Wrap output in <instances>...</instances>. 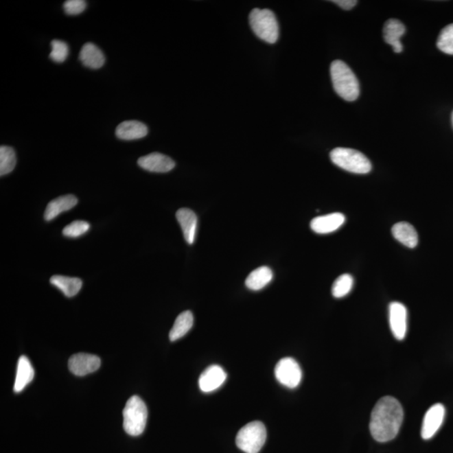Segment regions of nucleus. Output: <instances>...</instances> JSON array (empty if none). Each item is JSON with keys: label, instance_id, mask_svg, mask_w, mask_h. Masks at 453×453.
Here are the masks:
<instances>
[{"label": "nucleus", "instance_id": "f257e3e1", "mask_svg": "<svg viewBox=\"0 0 453 453\" xmlns=\"http://www.w3.org/2000/svg\"><path fill=\"white\" fill-rule=\"evenodd\" d=\"M404 411L398 399L384 396L377 402L370 419V432L379 443H386L398 435L402 425Z\"/></svg>", "mask_w": 453, "mask_h": 453}, {"label": "nucleus", "instance_id": "f03ea898", "mask_svg": "<svg viewBox=\"0 0 453 453\" xmlns=\"http://www.w3.org/2000/svg\"><path fill=\"white\" fill-rule=\"evenodd\" d=\"M330 73L335 92L346 101L356 100L360 93V82L350 67L342 60H334Z\"/></svg>", "mask_w": 453, "mask_h": 453}, {"label": "nucleus", "instance_id": "7ed1b4c3", "mask_svg": "<svg viewBox=\"0 0 453 453\" xmlns=\"http://www.w3.org/2000/svg\"><path fill=\"white\" fill-rule=\"evenodd\" d=\"M249 24L257 36L267 43L274 44L279 38L277 17L271 10L255 9L249 14Z\"/></svg>", "mask_w": 453, "mask_h": 453}, {"label": "nucleus", "instance_id": "20e7f679", "mask_svg": "<svg viewBox=\"0 0 453 453\" xmlns=\"http://www.w3.org/2000/svg\"><path fill=\"white\" fill-rule=\"evenodd\" d=\"M124 429L128 435H141L146 429L148 410L145 402L137 395L128 400L123 410Z\"/></svg>", "mask_w": 453, "mask_h": 453}, {"label": "nucleus", "instance_id": "39448f33", "mask_svg": "<svg viewBox=\"0 0 453 453\" xmlns=\"http://www.w3.org/2000/svg\"><path fill=\"white\" fill-rule=\"evenodd\" d=\"M330 157L334 164L347 172L367 174L372 169L371 162L360 151L349 148L332 150Z\"/></svg>", "mask_w": 453, "mask_h": 453}, {"label": "nucleus", "instance_id": "423d86ee", "mask_svg": "<svg viewBox=\"0 0 453 453\" xmlns=\"http://www.w3.org/2000/svg\"><path fill=\"white\" fill-rule=\"evenodd\" d=\"M267 432L262 421H252L240 430L236 445L245 453H259L266 443Z\"/></svg>", "mask_w": 453, "mask_h": 453}, {"label": "nucleus", "instance_id": "0eeeda50", "mask_svg": "<svg viewBox=\"0 0 453 453\" xmlns=\"http://www.w3.org/2000/svg\"><path fill=\"white\" fill-rule=\"evenodd\" d=\"M275 375L279 383L290 388H297L302 378L300 365L292 358L279 360L275 366Z\"/></svg>", "mask_w": 453, "mask_h": 453}, {"label": "nucleus", "instance_id": "6e6552de", "mask_svg": "<svg viewBox=\"0 0 453 453\" xmlns=\"http://www.w3.org/2000/svg\"><path fill=\"white\" fill-rule=\"evenodd\" d=\"M101 366V360L96 355L77 353L73 355L68 361V368L73 375L85 376L97 371Z\"/></svg>", "mask_w": 453, "mask_h": 453}, {"label": "nucleus", "instance_id": "1a4fd4ad", "mask_svg": "<svg viewBox=\"0 0 453 453\" xmlns=\"http://www.w3.org/2000/svg\"><path fill=\"white\" fill-rule=\"evenodd\" d=\"M445 417V407L441 404L432 406L426 413L421 428V437L429 440L437 432L443 425Z\"/></svg>", "mask_w": 453, "mask_h": 453}, {"label": "nucleus", "instance_id": "9d476101", "mask_svg": "<svg viewBox=\"0 0 453 453\" xmlns=\"http://www.w3.org/2000/svg\"><path fill=\"white\" fill-rule=\"evenodd\" d=\"M390 325L393 335L402 341L407 331V310L405 305L394 301L390 305Z\"/></svg>", "mask_w": 453, "mask_h": 453}, {"label": "nucleus", "instance_id": "9b49d317", "mask_svg": "<svg viewBox=\"0 0 453 453\" xmlns=\"http://www.w3.org/2000/svg\"><path fill=\"white\" fill-rule=\"evenodd\" d=\"M138 165L146 171L156 173L171 172L176 165L172 158L158 152L139 158Z\"/></svg>", "mask_w": 453, "mask_h": 453}, {"label": "nucleus", "instance_id": "f8f14e48", "mask_svg": "<svg viewBox=\"0 0 453 453\" xmlns=\"http://www.w3.org/2000/svg\"><path fill=\"white\" fill-rule=\"evenodd\" d=\"M226 373L218 365H211L204 370L199 378V387L202 392L209 393L218 390L225 382Z\"/></svg>", "mask_w": 453, "mask_h": 453}, {"label": "nucleus", "instance_id": "ddd939ff", "mask_svg": "<svg viewBox=\"0 0 453 453\" xmlns=\"http://www.w3.org/2000/svg\"><path fill=\"white\" fill-rule=\"evenodd\" d=\"M345 222V217L342 213H331L313 218L311 222V229L316 233H330L341 228Z\"/></svg>", "mask_w": 453, "mask_h": 453}, {"label": "nucleus", "instance_id": "4468645a", "mask_svg": "<svg viewBox=\"0 0 453 453\" xmlns=\"http://www.w3.org/2000/svg\"><path fill=\"white\" fill-rule=\"evenodd\" d=\"M406 33V27L402 22L395 19H390L385 22L383 35L385 43L391 45L395 53L403 51V45L400 43V38Z\"/></svg>", "mask_w": 453, "mask_h": 453}, {"label": "nucleus", "instance_id": "2eb2a0df", "mask_svg": "<svg viewBox=\"0 0 453 453\" xmlns=\"http://www.w3.org/2000/svg\"><path fill=\"white\" fill-rule=\"evenodd\" d=\"M115 134L117 137L123 141H135L146 137L148 135V128L139 121L127 120L119 124Z\"/></svg>", "mask_w": 453, "mask_h": 453}, {"label": "nucleus", "instance_id": "dca6fc26", "mask_svg": "<svg viewBox=\"0 0 453 453\" xmlns=\"http://www.w3.org/2000/svg\"><path fill=\"white\" fill-rule=\"evenodd\" d=\"M176 219L183 230L184 239L189 244L194 243L198 217L194 211L188 209H181L177 211Z\"/></svg>", "mask_w": 453, "mask_h": 453}, {"label": "nucleus", "instance_id": "f3484780", "mask_svg": "<svg viewBox=\"0 0 453 453\" xmlns=\"http://www.w3.org/2000/svg\"><path fill=\"white\" fill-rule=\"evenodd\" d=\"M79 59L83 66L93 70L100 69L105 63L104 52L95 44L91 43L83 45Z\"/></svg>", "mask_w": 453, "mask_h": 453}, {"label": "nucleus", "instance_id": "a211bd4d", "mask_svg": "<svg viewBox=\"0 0 453 453\" xmlns=\"http://www.w3.org/2000/svg\"><path fill=\"white\" fill-rule=\"evenodd\" d=\"M78 202V198L73 195L59 196L48 203L44 218L47 221H51L64 211L73 209Z\"/></svg>", "mask_w": 453, "mask_h": 453}, {"label": "nucleus", "instance_id": "6ab92c4d", "mask_svg": "<svg viewBox=\"0 0 453 453\" xmlns=\"http://www.w3.org/2000/svg\"><path fill=\"white\" fill-rule=\"evenodd\" d=\"M392 234L395 239L406 247L417 246L418 234L414 226L406 222H400L393 226Z\"/></svg>", "mask_w": 453, "mask_h": 453}, {"label": "nucleus", "instance_id": "aec40b11", "mask_svg": "<svg viewBox=\"0 0 453 453\" xmlns=\"http://www.w3.org/2000/svg\"><path fill=\"white\" fill-rule=\"evenodd\" d=\"M35 371L27 357L21 356L19 358L16 378L14 386V392H21L34 379Z\"/></svg>", "mask_w": 453, "mask_h": 453}, {"label": "nucleus", "instance_id": "412c9836", "mask_svg": "<svg viewBox=\"0 0 453 453\" xmlns=\"http://www.w3.org/2000/svg\"><path fill=\"white\" fill-rule=\"evenodd\" d=\"M51 284L58 288L67 297H75L82 286L81 279L54 275L50 279Z\"/></svg>", "mask_w": 453, "mask_h": 453}, {"label": "nucleus", "instance_id": "4be33fe9", "mask_svg": "<svg viewBox=\"0 0 453 453\" xmlns=\"http://www.w3.org/2000/svg\"><path fill=\"white\" fill-rule=\"evenodd\" d=\"M273 279V272L267 266H262L252 271L245 281V285L252 290H259Z\"/></svg>", "mask_w": 453, "mask_h": 453}, {"label": "nucleus", "instance_id": "5701e85b", "mask_svg": "<svg viewBox=\"0 0 453 453\" xmlns=\"http://www.w3.org/2000/svg\"><path fill=\"white\" fill-rule=\"evenodd\" d=\"M194 326V315L190 311L183 312L176 317L169 338L172 342H175L187 334Z\"/></svg>", "mask_w": 453, "mask_h": 453}, {"label": "nucleus", "instance_id": "b1692460", "mask_svg": "<svg viewBox=\"0 0 453 453\" xmlns=\"http://www.w3.org/2000/svg\"><path fill=\"white\" fill-rule=\"evenodd\" d=\"M16 154L12 147L2 146L0 147V175H8L14 171L16 165Z\"/></svg>", "mask_w": 453, "mask_h": 453}, {"label": "nucleus", "instance_id": "393cba45", "mask_svg": "<svg viewBox=\"0 0 453 453\" xmlns=\"http://www.w3.org/2000/svg\"><path fill=\"white\" fill-rule=\"evenodd\" d=\"M353 286V278L349 274L342 275L336 279L332 285V296L336 298H342L351 292Z\"/></svg>", "mask_w": 453, "mask_h": 453}, {"label": "nucleus", "instance_id": "a878e982", "mask_svg": "<svg viewBox=\"0 0 453 453\" xmlns=\"http://www.w3.org/2000/svg\"><path fill=\"white\" fill-rule=\"evenodd\" d=\"M437 47L445 54L453 55V24L441 30L437 40Z\"/></svg>", "mask_w": 453, "mask_h": 453}, {"label": "nucleus", "instance_id": "bb28decb", "mask_svg": "<svg viewBox=\"0 0 453 453\" xmlns=\"http://www.w3.org/2000/svg\"><path fill=\"white\" fill-rule=\"evenodd\" d=\"M69 55V47L66 43L60 40H53L51 41V51L50 58L56 63H62L65 62Z\"/></svg>", "mask_w": 453, "mask_h": 453}, {"label": "nucleus", "instance_id": "cd10ccee", "mask_svg": "<svg viewBox=\"0 0 453 453\" xmlns=\"http://www.w3.org/2000/svg\"><path fill=\"white\" fill-rule=\"evenodd\" d=\"M90 229V224L85 221H74L63 229L64 236L67 237H78L86 233Z\"/></svg>", "mask_w": 453, "mask_h": 453}, {"label": "nucleus", "instance_id": "c85d7f7f", "mask_svg": "<svg viewBox=\"0 0 453 453\" xmlns=\"http://www.w3.org/2000/svg\"><path fill=\"white\" fill-rule=\"evenodd\" d=\"M86 3L83 0H67L63 5L64 11L68 15L80 14L86 10Z\"/></svg>", "mask_w": 453, "mask_h": 453}, {"label": "nucleus", "instance_id": "c756f323", "mask_svg": "<svg viewBox=\"0 0 453 453\" xmlns=\"http://www.w3.org/2000/svg\"><path fill=\"white\" fill-rule=\"evenodd\" d=\"M332 2L339 7H341L342 9L346 10L353 9V8L358 3L356 0H334V1Z\"/></svg>", "mask_w": 453, "mask_h": 453}, {"label": "nucleus", "instance_id": "7c9ffc66", "mask_svg": "<svg viewBox=\"0 0 453 453\" xmlns=\"http://www.w3.org/2000/svg\"><path fill=\"white\" fill-rule=\"evenodd\" d=\"M452 124H453V113H452Z\"/></svg>", "mask_w": 453, "mask_h": 453}]
</instances>
